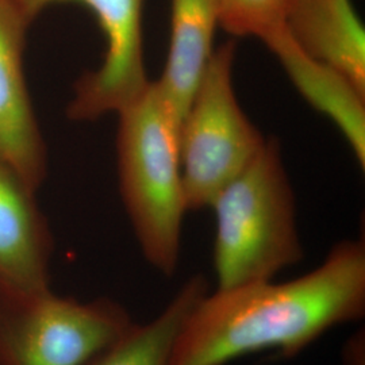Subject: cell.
<instances>
[{
    "mask_svg": "<svg viewBox=\"0 0 365 365\" xmlns=\"http://www.w3.org/2000/svg\"><path fill=\"white\" fill-rule=\"evenodd\" d=\"M210 291L206 276L196 274L145 324H135L88 365H170L176 339L196 304Z\"/></svg>",
    "mask_w": 365,
    "mask_h": 365,
    "instance_id": "12",
    "label": "cell"
},
{
    "mask_svg": "<svg viewBox=\"0 0 365 365\" xmlns=\"http://www.w3.org/2000/svg\"><path fill=\"white\" fill-rule=\"evenodd\" d=\"M284 29L302 52L365 91V30L352 0H287Z\"/></svg>",
    "mask_w": 365,
    "mask_h": 365,
    "instance_id": "9",
    "label": "cell"
},
{
    "mask_svg": "<svg viewBox=\"0 0 365 365\" xmlns=\"http://www.w3.org/2000/svg\"><path fill=\"white\" fill-rule=\"evenodd\" d=\"M237 42L214 49L179 126V156L188 211L210 207L260 152L267 138L237 101Z\"/></svg>",
    "mask_w": 365,
    "mask_h": 365,
    "instance_id": "4",
    "label": "cell"
},
{
    "mask_svg": "<svg viewBox=\"0 0 365 365\" xmlns=\"http://www.w3.org/2000/svg\"><path fill=\"white\" fill-rule=\"evenodd\" d=\"M117 114L122 202L145 260L170 277L179 267L182 220L188 212L179 123L155 81Z\"/></svg>",
    "mask_w": 365,
    "mask_h": 365,
    "instance_id": "2",
    "label": "cell"
},
{
    "mask_svg": "<svg viewBox=\"0 0 365 365\" xmlns=\"http://www.w3.org/2000/svg\"><path fill=\"white\" fill-rule=\"evenodd\" d=\"M210 207L215 214V289L272 280L303 259L295 194L274 137Z\"/></svg>",
    "mask_w": 365,
    "mask_h": 365,
    "instance_id": "3",
    "label": "cell"
},
{
    "mask_svg": "<svg viewBox=\"0 0 365 365\" xmlns=\"http://www.w3.org/2000/svg\"><path fill=\"white\" fill-rule=\"evenodd\" d=\"M215 0H172L170 51L156 83L179 126L214 52Z\"/></svg>",
    "mask_w": 365,
    "mask_h": 365,
    "instance_id": "11",
    "label": "cell"
},
{
    "mask_svg": "<svg viewBox=\"0 0 365 365\" xmlns=\"http://www.w3.org/2000/svg\"><path fill=\"white\" fill-rule=\"evenodd\" d=\"M288 78L315 110L330 118L365 167V91L339 69L302 52L287 31L265 42Z\"/></svg>",
    "mask_w": 365,
    "mask_h": 365,
    "instance_id": "10",
    "label": "cell"
},
{
    "mask_svg": "<svg viewBox=\"0 0 365 365\" xmlns=\"http://www.w3.org/2000/svg\"><path fill=\"white\" fill-rule=\"evenodd\" d=\"M36 192L0 161V288L15 294L51 289L52 233Z\"/></svg>",
    "mask_w": 365,
    "mask_h": 365,
    "instance_id": "8",
    "label": "cell"
},
{
    "mask_svg": "<svg viewBox=\"0 0 365 365\" xmlns=\"http://www.w3.org/2000/svg\"><path fill=\"white\" fill-rule=\"evenodd\" d=\"M133 325L115 300L0 288V365H88Z\"/></svg>",
    "mask_w": 365,
    "mask_h": 365,
    "instance_id": "5",
    "label": "cell"
},
{
    "mask_svg": "<svg viewBox=\"0 0 365 365\" xmlns=\"http://www.w3.org/2000/svg\"><path fill=\"white\" fill-rule=\"evenodd\" d=\"M34 21L58 3H78L91 11L106 38L105 58L96 71L75 83L66 115L73 120H96L130 105L148 88L144 60L145 0H19Z\"/></svg>",
    "mask_w": 365,
    "mask_h": 365,
    "instance_id": "6",
    "label": "cell"
},
{
    "mask_svg": "<svg viewBox=\"0 0 365 365\" xmlns=\"http://www.w3.org/2000/svg\"><path fill=\"white\" fill-rule=\"evenodd\" d=\"M220 26L233 37H255L264 43L284 31L287 0H215Z\"/></svg>",
    "mask_w": 365,
    "mask_h": 365,
    "instance_id": "13",
    "label": "cell"
},
{
    "mask_svg": "<svg viewBox=\"0 0 365 365\" xmlns=\"http://www.w3.org/2000/svg\"><path fill=\"white\" fill-rule=\"evenodd\" d=\"M31 24L19 0H0V161L37 191L46 178L48 157L24 68Z\"/></svg>",
    "mask_w": 365,
    "mask_h": 365,
    "instance_id": "7",
    "label": "cell"
},
{
    "mask_svg": "<svg viewBox=\"0 0 365 365\" xmlns=\"http://www.w3.org/2000/svg\"><path fill=\"white\" fill-rule=\"evenodd\" d=\"M344 365H364V334H356L344 352Z\"/></svg>",
    "mask_w": 365,
    "mask_h": 365,
    "instance_id": "14",
    "label": "cell"
},
{
    "mask_svg": "<svg viewBox=\"0 0 365 365\" xmlns=\"http://www.w3.org/2000/svg\"><path fill=\"white\" fill-rule=\"evenodd\" d=\"M364 315V240H344L299 277L210 289L185 321L170 365H226L265 351L291 359Z\"/></svg>",
    "mask_w": 365,
    "mask_h": 365,
    "instance_id": "1",
    "label": "cell"
}]
</instances>
